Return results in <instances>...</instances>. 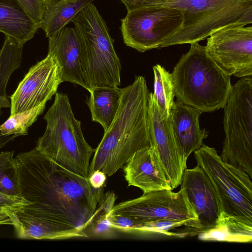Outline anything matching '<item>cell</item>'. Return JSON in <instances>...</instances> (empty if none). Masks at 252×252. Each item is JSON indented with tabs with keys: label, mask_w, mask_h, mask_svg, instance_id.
I'll use <instances>...</instances> for the list:
<instances>
[{
	"label": "cell",
	"mask_w": 252,
	"mask_h": 252,
	"mask_svg": "<svg viewBox=\"0 0 252 252\" xmlns=\"http://www.w3.org/2000/svg\"><path fill=\"white\" fill-rule=\"evenodd\" d=\"M21 196L30 204L7 214L13 225L41 226L58 239L73 238L94 218L101 189L55 163L36 148L15 158Z\"/></svg>",
	"instance_id": "6da1fadb"
},
{
	"label": "cell",
	"mask_w": 252,
	"mask_h": 252,
	"mask_svg": "<svg viewBox=\"0 0 252 252\" xmlns=\"http://www.w3.org/2000/svg\"><path fill=\"white\" fill-rule=\"evenodd\" d=\"M149 94L146 80L141 76H136L132 84L122 88L118 111L95 149L89 175L99 170L111 176L123 168L136 152L151 146Z\"/></svg>",
	"instance_id": "7a4b0ae2"
},
{
	"label": "cell",
	"mask_w": 252,
	"mask_h": 252,
	"mask_svg": "<svg viewBox=\"0 0 252 252\" xmlns=\"http://www.w3.org/2000/svg\"><path fill=\"white\" fill-rule=\"evenodd\" d=\"M190 45L171 73L175 96L202 113L223 108L232 90L231 76L208 56L204 46Z\"/></svg>",
	"instance_id": "3957f363"
},
{
	"label": "cell",
	"mask_w": 252,
	"mask_h": 252,
	"mask_svg": "<svg viewBox=\"0 0 252 252\" xmlns=\"http://www.w3.org/2000/svg\"><path fill=\"white\" fill-rule=\"evenodd\" d=\"M43 119L46 128L35 148L49 159L75 174L88 178L93 149L85 140L67 94L57 92Z\"/></svg>",
	"instance_id": "277c9868"
},
{
	"label": "cell",
	"mask_w": 252,
	"mask_h": 252,
	"mask_svg": "<svg viewBox=\"0 0 252 252\" xmlns=\"http://www.w3.org/2000/svg\"><path fill=\"white\" fill-rule=\"evenodd\" d=\"M71 22L80 41L82 65L89 90L119 87L121 65L106 24L94 3L81 10Z\"/></svg>",
	"instance_id": "5b68a950"
},
{
	"label": "cell",
	"mask_w": 252,
	"mask_h": 252,
	"mask_svg": "<svg viewBox=\"0 0 252 252\" xmlns=\"http://www.w3.org/2000/svg\"><path fill=\"white\" fill-rule=\"evenodd\" d=\"M194 157L218 198L220 212L217 223L252 228V183L249 175L223 161L214 148L203 144L194 151Z\"/></svg>",
	"instance_id": "8992f818"
},
{
	"label": "cell",
	"mask_w": 252,
	"mask_h": 252,
	"mask_svg": "<svg viewBox=\"0 0 252 252\" xmlns=\"http://www.w3.org/2000/svg\"><path fill=\"white\" fill-rule=\"evenodd\" d=\"M165 5L179 9L183 23L160 47L197 43L223 28L252 23V0H178Z\"/></svg>",
	"instance_id": "52a82bcc"
},
{
	"label": "cell",
	"mask_w": 252,
	"mask_h": 252,
	"mask_svg": "<svg viewBox=\"0 0 252 252\" xmlns=\"http://www.w3.org/2000/svg\"><path fill=\"white\" fill-rule=\"evenodd\" d=\"M225 134L220 158L252 178V78L242 77L224 107Z\"/></svg>",
	"instance_id": "ba28073f"
},
{
	"label": "cell",
	"mask_w": 252,
	"mask_h": 252,
	"mask_svg": "<svg viewBox=\"0 0 252 252\" xmlns=\"http://www.w3.org/2000/svg\"><path fill=\"white\" fill-rule=\"evenodd\" d=\"M183 23L181 11L165 5L141 7L127 11L121 19L124 43L140 52L160 47Z\"/></svg>",
	"instance_id": "9c48e42d"
},
{
	"label": "cell",
	"mask_w": 252,
	"mask_h": 252,
	"mask_svg": "<svg viewBox=\"0 0 252 252\" xmlns=\"http://www.w3.org/2000/svg\"><path fill=\"white\" fill-rule=\"evenodd\" d=\"M171 190L143 192L139 197L114 206L110 213L121 214L140 222L160 220L188 221L199 234L201 226L185 190L182 188L177 192Z\"/></svg>",
	"instance_id": "30bf717a"
},
{
	"label": "cell",
	"mask_w": 252,
	"mask_h": 252,
	"mask_svg": "<svg viewBox=\"0 0 252 252\" xmlns=\"http://www.w3.org/2000/svg\"><path fill=\"white\" fill-rule=\"evenodd\" d=\"M206 52L225 73L238 77L252 75V27L220 29L207 38Z\"/></svg>",
	"instance_id": "8fae6325"
},
{
	"label": "cell",
	"mask_w": 252,
	"mask_h": 252,
	"mask_svg": "<svg viewBox=\"0 0 252 252\" xmlns=\"http://www.w3.org/2000/svg\"><path fill=\"white\" fill-rule=\"evenodd\" d=\"M151 147L161 161L172 189L180 185L187 161L181 153L171 128L169 118L158 106L153 93H149L148 109Z\"/></svg>",
	"instance_id": "7c38bea8"
},
{
	"label": "cell",
	"mask_w": 252,
	"mask_h": 252,
	"mask_svg": "<svg viewBox=\"0 0 252 252\" xmlns=\"http://www.w3.org/2000/svg\"><path fill=\"white\" fill-rule=\"evenodd\" d=\"M61 83L59 66L47 55L30 68L10 96V115L46 104L57 93Z\"/></svg>",
	"instance_id": "4fadbf2b"
},
{
	"label": "cell",
	"mask_w": 252,
	"mask_h": 252,
	"mask_svg": "<svg viewBox=\"0 0 252 252\" xmlns=\"http://www.w3.org/2000/svg\"><path fill=\"white\" fill-rule=\"evenodd\" d=\"M180 185L197 215L200 232L214 227L220 215L219 203L210 180L201 167L197 164L193 168H186Z\"/></svg>",
	"instance_id": "5bb4252c"
},
{
	"label": "cell",
	"mask_w": 252,
	"mask_h": 252,
	"mask_svg": "<svg viewBox=\"0 0 252 252\" xmlns=\"http://www.w3.org/2000/svg\"><path fill=\"white\" fill-rule=\"evenodd\" d=\"M48 55L57 63L62 83L69 82L89 90L83 68L81 49L74 28L64 27L48 37Z\"/></svg>",
	"instance_id": "9a60e30c"
},
{
	"label": "cell",
	"mask_w": 252,
	"mask_h": 252,
	"mask_svg": "<svg viewBox=\"0 0 252 252\" xmlns=\"http://www.w3.org/2000/svg\"><path fill=\"white\" fill-rule=\"evenodd\" d=\"M123 167L128 186L143 192L172 189L158 156L151 146L136 152Z\"/></svg>",
	"instance_id": "2e32d148"
},
{
	"label": "cell",
	"mask_w": 252,
	"mask_h": 252,
	"mask_svg": "<svg viewBox=\"0 0 252 252\" xmlns=\"http://www.w3.org/2000/svg\"><path fill=\"white\" fill-rule=\"evenodd\" d=\"M202 113L185 104L180 100L174 101L169 116L171 128L178 147L187 161L189 156L199 149L208 131L201 129L199 119Z\"/></svg>",
	"instance_id": "e0dca14e"
},
{
	"label": "cell",
	"mask_w": 252,
	"mask_h": 252,
	"mask_svg": "<svg viewBox=\"0 0 252 252\" xmlns=\"http://www.w3.org/2000/svg\"><path fill=\"white\" fill-rule=\"evenodd\" d=\"M39 28L16 0H0V32L24 45Z\"/></svg>",
	"instance_id": "ac0fdd59"
},
{
	"label": "cell",
	"mask_w": 252,
	"mask_h": 252,
	"mask_svg": "<svg viewBox=\"0 0 252 252\" xmlns=\"http://www.w3.org/2000/svg\"><path fill=\"white\" fill-rule=\"evenodd\" d=\"M86 103L92 120L100 124L105 131L113 122L120 104L122 88L118 87H96L89 91Z\"/></svg>",
	"instance_id": "d6986e66"
},
{
	"label": "cell",
	"mask_w": 252,
	"mask_h": 252,
	"mask_svg": "<svg viewBox=\"0 0 252 252\" xmlns=\"http://www.w3.org/2000/svg\"><path fill=\"white\" fill-rule=\"evenodd\" d=\"M94 0H60L45 4L41 24L46 36L57 34L84 8Z\"/></svg>",
	"instance_id": "ffe728a7"
},
{
	"label": "cell",
	"mask_w": 252,
	"mask_h": 252,
	"mask_svg": "<svg viewBox=\"0 0 252 252\" xmlns=\"http://www.w3.org/2000/svg\"><path fill=\"white\" fill-rule=\"evenodd\" d=\"M153 69L154 74L153 94L158 106L169 117L175 96L171 74L159 64L154 66Z\"/></svg>",
	"instance_id": "44dd1931"
},
{
	"label": "cell",
	"mask_w": 252,
	"mask_h": 252,
	"mask_svg": "<svg viewBox=\"0 0 252 252\" xmlns=\"http://www.w3.org/2000/svg\"><path fill=\"white\" fill-rule=\"evenodd\" d=\"M198 235V239L202 241L249 243L252 240V230L219 222Z\"/></svg>",
	"instance_id": "7402d4cb"
},
{
	"label": "cell",
	"mask_w": 252,
	"mask_h": 252,
	"mask_svg": "<svg viewBox=\"0 0 252 252\" xmlns=\"http://www.w3.org/2000/svg\"><path fill=\"white\" fill-rule=\"evenodd\" d=\"M14 152L0 153V192L21 196L17 164Z\"/></svg>",
	"instance_id": "603a6c76"
},
{
	"label": "cell",
	"mask_w": 252,
	"mask_h": 252,
	"mask_svg": "<svg viewBox=\"0 0 252 252\" xmlns=\"http://www.w3.org/2000/svg\"><path fill=\"white\" fill-rule=\"evenodd\" d=\"M46 104H42L29 110L10 115L0 125L2 135H15L16 137L28 134L29 127L36 121L44 111Z\"/></svg>",
	"instance_id": "cb8c5ba5"
},
{
	"label": "cell",
	"mask_w": 252,
	"mask_h": 252,
	"mask_svg": "<svg viewBox=\"0 0 252 252\" xmlns=\"http://www.w3.org/2000/svg\"><path fill=\"white\" fill-rule=\"evenodd\" d=\"M16 0L40 28L45 9V4L44 0Z\"/></svg>",
	"instance_id": "d4e9b609"
},
{
	"label": "cell",
	"mask_w": 252,
	"mask_h": 252,
	"mask_svg": "<svg viewBox=\"0 0 252 252\" xmlns=\"http://www.w3.org/2000/svg\"><path fill=\"white\" fill-rule=\"evenodd\" d=\"M30 203L22 196L0 192V213L17 210Z\"/></svg>",
	"instance_id": "484cf974"
},
{
	"label": "cell",
	"mask_w": 252,
	"mask_h": 252,
	"mask_svg": "<svg viewBox=\"0 0 252 252\" xmlns=\"http://www.w3.org/2000/svg\"><path fill=\"white\" fill-rule=\"evenodd\" d=\"M107 218L113 228L124 231L132 230L134 227L141 223L129 217L116 213H110Z\"/></svg>",
	"instance_id": "4316f807"
},
{
	"label": "cell",
	"mask_w": 252,
	"mask_h": 252,
	"mask_svg": "<svg viewBox=\"0 0 252 252\" xmlns=\"http://www.w3.org/2000/svg\"><path fill=\"white\" fill-rule=\"evenodd\" d=\"M116 198L115 195L113 192H107L105 194L102 193L98 201L94 216L101 215H108L114 206V204Z\"/></svg>",
	"instance_id": "83f0119b"
},
{
	"label": "cell",
	"mask_w": 252,
	"mask_h": 252,
	"mask_svg": "<svg viewBox=\"0 0 252 252\" xmlns=\"http://www.w3.org/2000/svg\"><path fill=\"white\" fill-rule=\"evenodd\" d=\"M127 10L134 8L156 5H165L178 0H121Z\"/></svg>",
	"instance_id": "f1b7e54d"
},
{
	"label": "cell",
	"mask_w": 252,
	"mask_h": 252,
	"mask_svg": "<svg viewBox=\"0 0 252 252\" xmlns=\"http://www.w3.org/2000/svg\"><path fill=\"white\" fill-rule=\"evenodd\" d=\"M107 215H101L94 217L91 223L94 224V234L99 235H108L112 228L108 220Z\"/></svg>",
	"instance_id": "f546056e"
},
{
	"label": "cell",
	"mask_w": 252,
	"mask_h": 252,
	"mask_svg": "<svg viewBox=\"0 0 252 252\" xmlns=\"http://www.w3.org/2000/svg\"><path fill=\"white\" fill-rule=\"evenodd\" d=\"M106 174L99 170H96L89 175L88 179L91 186L95 189L102 188L106 181Z\"/></svg>",
	"instance_id": "4dcf8cb0"
},
{
	"label": "cell",
	"mask_w": 252,
	"mask_h": 252,
	"mask_svg": "<svg viewBox=\"0 0 252 252\" xmlns=\"http://www.w3.org/2000/svg\"><path fill=\"white\" fill-rule=\"evenodd\" d=\"M10 106L7 95L0 94V116L1 114V109L3 107H9ZM16 137L15 135H2L0 132V149Z\"/></svg>",
	"instance_id": "1f68e13d"
},
{
	"label": "cell",
	"mask_w": 252,
	"mask_h": 252,
	"mask_svg": "<svg viewBox=\"0 0 252 252\" xmlns=\"http://www.w3.org/2000/svg\"><path fill=\"white\" fill-rule=\"evenodd\" d=\"M10 224L13 225V222L7 214L0 213V225Z\"/></svg>",
	"instance_id": "d6a6232c"
},
{
	"label": "cell",
	"mask_w": 252,
	"mask_h": 252,
	"mask_svg": "<svg viewBox=\"0 0 252 252\" xmlns=\"http://www.w3.org/2000/svg\"><path fill=\"white\" fill-rule=\"evenodd\" d=\"M58 0H44V1L45 4H46L51 2L58 1Z\"/></svg>",
	"instance_id": "836d02e7"
}]
</instances>
